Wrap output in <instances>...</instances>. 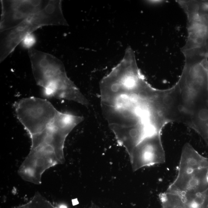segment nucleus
Masks as SVG:
<instances>
[{
	"mask_svg": "<svg viewBox=\"0 0 208 208\" xmlns=\"http://www.w3.org/2000/svg\"><path fill=\"white\" fill-rule=\"evenodd\" d=\"M163 208H190L179 194L166 192L160 194Z\"/></svg>",
	"mask_w": 208,
	"mask_h": 208,
	"instance_id": "obj_9",
	"label": "nucleus"
},
{
	"mask_svg": "<svg viewBox=\"0 0 208 208\" xmlns=\"http://www.w3.org/2000/svg\"><path fill=\"white\" fill-rule=\"evenodd\" d=\"M208 189V168L178 169L177 176L167 191L181 196L194 195Z\"/></svg>",
	"mask_w": 208,
	"mask_h": 208,
	"instance_id": "obj_8",
	"label": "nucleus"
},
{
	"mask_svg": "<svg viewBox=\"0 0 208 208\" xmlns=\"http://www.w3.org/2000/svg\"><path fill=\"white\" fill-rule=\"evenodd\" d=\"M22 42L24 46L29 49L32 48V46L35 43V37L32 34H28L24 37Z\"/></svg>",
	"mask_w": 208,
	"mask_h": 208,
	"instance_id": "obj_10",
	"label": "nucleus"
},
{
	"mask_svg": "<svg viewBox=\"0 0 208 208\" xmlns=\"http://www.w3.org/2000/svg\"><path fill=\"white\" fill-rule=\"evenodd\" d=\"M181 75L175 85L157 89L150 109L157 127L171 122L183 123L197 133L208 146L207 58L185 57Z\"/></svg>",
	"mask_w": 208,
	"mask_h": 208,
	"instance_id": "obj_1",
	"label": "nucleus"
},
{
	"mask_svg": "<svg viewBox=\"0 0 208 208\" xmlns=\"http://www.w3.org/2000/svg\"><path fill=\"white\" fill-rule=\"evenodd\" d=\"M49 1H1V31L16 26L43 10Z\"/></svg>",
	"mask_w": 208,
	"mask_h": 208,
	"instance_id": "obj_6",
	"label": "nucleus"
},
{
	"mask_svg": "<svg viewBox=\"0 0 208 208\" xmlns=\"http://www.w3.org/2000/svg\"><path fill=\"white\" fill-rule=\"evenodd\" d=\"M62 9V1L50 0L46 7L18 25L0 32V61L4 60L14 51L24 37L40 27L48 26H68Z\"/></svg>",
	"mask_w": 208,
	"mask_h": 208,
	"instance_id": "obj_4",
	"label": "nucleus"
},
{
	"mask_svg": "<svg viewBox=\"0 0 208 208\" xmlns=\"http://www.w3.org/2000/svg\"><path fill=\"white\" fill-rule=\"evenodd\" d=\"M28 51L34 76L46 96L88 106V100L68 78L61 61L52 55L33 48Z\"/></svg>",
	"mask_w": 208,
	"mask_h": 208,
	"instance_id": "obj_3",
	"label": "nucleus"
},
{
	"mask_svg": "<svg viewBox=\"0 0 208 208\" xmlns=\"http://www.w3.org/2000/svg\"><path fill=\"white\" fill-rule=\"evenodd\" d=\"M129 155L134 171L144 167L164 164L165 155L161 133L157 132L146 137Z\"/></svg>",
	"mask_w": 208,
	"mask_h": 208,
	"instance_id": "obj_7",
	"label": "nucleus"
},
{
	"mask_svg": "<svg viewBox=\"0 0 208 208\" xmlns=\"http://www.w3.org/2000/svg\"><path fill=\"white\" fill-rule=\"evenodd\" d=\"M186 14L187 38L182 48L184 56H208V2L178 1Z\"/></svg>",
	"mask_w": 208,
	"mask_h": 208,
	"instance_id": "obj_5",
	"label": "nucleus"
},
{
	"mask_svg": "<svg viewBox=\"0 0 208 208\" xmlns=\"http://www.w3.org/2000/svg\"><path fill=\"white\" fill-rule=\"evenodd\" d=\"M83 120V117L59 111L43 130L30 137L31 144L29 152L18 171L21 177L36 185L41 184L45 172L64 162L66 139Z\"/></svg>",
	"mask_w": 208,
	"mask_h": 208,
	"instance_id": "obj_2",
	"label": "nucleus"
}]
</instances>
